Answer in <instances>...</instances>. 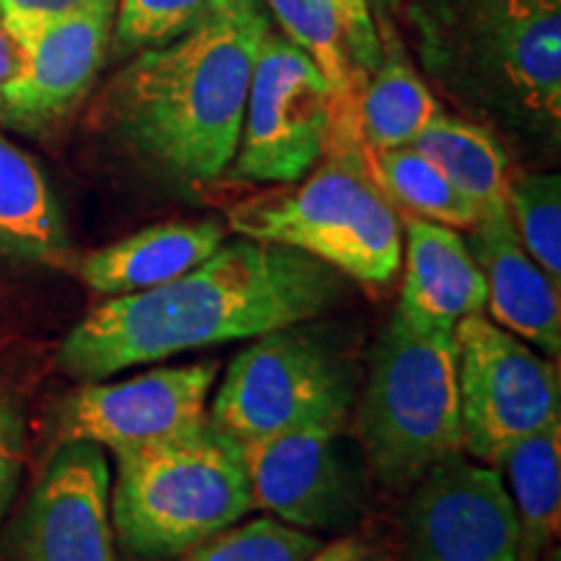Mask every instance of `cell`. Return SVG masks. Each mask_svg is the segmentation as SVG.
Returning a JSON list of instances; mask_svg holds the SVG:
<instances>
[{
	"mask_svg": "<svg viewBox=\"0 0 561 561\" xmlns=\"http://www.w3.org/2000/svg\"><path fill=\"white\" fill-rule=\"evenodd\" d=\"M346 291L348 278L331 265L242 237L167 284L104 299L62 339L55 364L79 382L107 380L195 348L305 325Z\"/></svg>",
	"mask_w": 561,
	"mask_h": 561,
	"instance_id": "obj_1",
	"label": "cell"
},
{
	"mask_svg": "<svg viewBox=\"0 0 561 561\" xmlns=\"http://www.w3.org/2000/svg\"><path fill=\"white\" fill-rule=\"evenodd\" d=\"M273 30L263 0H229L170 45L136 53L100 100V123L182 185L221 178L240 144L250 76Z\"/></svg>",
	"mask_w": 561,
	"mask_h": 561,
	"instance_id": "obj_2",
	"label": "cell"
},
{
	"mask_svg": "<svg viewBox=\"0 0 561 561\" xmlns=\"http://www.w3.org/2000/svg\"><path fill=\"white\" fill-rule=\"evenodd\" d=\"M424 66L460 100L559 133L561 0H409Z\"/></svg>",
	"mask_w": 561,
	"mask_h": 561,
	"instance_id": "obj_3",
	"label": "cell"
},
{
	"mask_svg": "<svg viewBox=\"0 0 561 561\" xmlns=\"http://www.w3.org/2000/svg\"><path fill=\"white\" fill-rule=\"evenodd\" d=\"M227 229L305 252L362 284L392 280L403 261L401 219L371 180L354 102H335L318 164L297 182L237 201Z\"/></svg>",
	"mask_w": 561,
	"mask_h": 561,
	"instance_id": "obj_4",
	"label": "cell"
},
{
	"mask_svg": "<svg viewBox=\"0 0 561 561\" xmlns=\"http://www.w3.org/2000/svg\"><path fill=\"white\" fill-rule=\"evenodd\" d=\"M115 468L112 528L133 559H178L255 507L240 445L210 421L115 453Z\"/></svg>",
	"mask_w": 561,
	"mask_h": 561,
	"instance_id": "obj_5",
	"label": "cell"
},
{
	"mask_svg": "<svg viewBox=\"0 0 561 561\" xmlns=\"http://www.w3.org/2000/svg\"><path fill=\"white\" fill-rule=\"evenodd\" d=\"M356 426L371 471L388 489L413 486L462 453L455 331H416L392 314L371 356Z\"/></svg>",
	"mask_w": 561,
	"mask_h": 561,
	"instance_id": "obj_6",
	"label": "cell"
},
{
	"mask_svg": "<svg viewBox=\"0 0 561 561\" xmlns=\"http://www.w3.org/2000/svg\"><path fill=\"white\" fill-rule=\"evenodd\" d=\"M356 398L351 362L322 331L257 335L229 364L208 421L237 445L305 426H343Z\"/></svg>",
	"mask_w": 561,
	"mask_h": 561,
	"instance_id": "obj_7",
	"label": "cell"
},
{
	"mask_svg": "<svg viewBox=\"0 0 561 561\" xmlns=\"http://www.w3.org/2000/svg\"><path fill=\"white\" fill-rule=\"evenodd\" d=\"M462 450L496 468L528 434L561 421L557 364L486 314L455 325Z\"/></svg>",
	"mask_w": 561,
	"mask_h": 561,
	"instance_id": "obj_8",
	"label": "cell"
},
{
	"mask_svg": "<svg viewBox=\"0 0 561 561\" xmlns=\"http://www.w3.org/2000/svg\"><path fill=\"white\" fill-rule=\"evenodd\" d=\"M335 91L284 34H265L252 66L231 174L255 185H286L312 170L333 130Z\"/></svg>",
	"mask_w": 561,
	"mask_h": 561,
	"instance_id": "obj_9",
	"label": "cell"
},
{
	"mask_svg": "<svg viewBox=\"0 0 561 561\" xmlns=\"http://www.w3.org/2000/svg\"><path fill=\"white\" fill-rule=\"evenodd\" d=\"M219 362L159 367L117 382H81L53 413V442H94L112 455L180 437L208 421Z\"/></svg>",
	"mask_w": 561,
	"mask_h": 561,
	"instance_id": "obj_10",
	"label": "cell"
},
{
	"mask_svg": "<svg viewBox=\"0 0 561 561\" xmlns=\"http://www.w3.org/2000/svg\"><path fill=\"white\" fill-rule=\"evenodd\" d=\"M416 483L398 561H517L520 533L500 468L458 453Z\"/></svg>",
	"mask_w": 561,
	"mask_h": 561,
	"instance_id": "obj_11",
	"label": "cell"
},
{
	"mask_svg": "<svg viewBox=\"0 0 561 561\" xmlns=\"http://www.w3.org/2000/svg\"><path fill=\"white\" fill-rule=\"evenodd\" d=\"M343 426H305L240 445L252 504L301 530H346L364 512L362 471Z\"/></svg>",
	"mask_w": 561,
	"mask_h": 561,
	"instance_id": "obj_12",
	"label": "cell"
},
{
	"mask_svg": "<svg viewBox=\"0 0 561 561\" xmlns=\"http://www.w3.org/2000/svg\"><path fill=\"white\" fill-rule=\"evenodd\" d=\"M110 489L104 447H55L16 525L13 561H117Z\"/></svg>",
	"mask_w": 561,
	"mask_h": 561,
	"instance_id": "obj_13",
	"label": "cell"
},
{
	"mask_svg": "<svg viewBox=\"0 0 561 561\" xmlns=\"http://www.w3.org/2000/svg\"><path fill=\"white\" fill-rule=\"evenodd\" d=\"M117 0H89L81 11L47 26L0 89V125L45 136L73 115L112 50Z\"/></svg>",
	"mask_w": 561,
	"mask_h": 561,
	"instance_id": "obj_14",
	"label": "cell"
},
{
	"mask_svg": "<svg viewBox=\"0 0 561 561\" xmlns=\"http://www.w3.org/2000/svg\"><path fill=\"white\" fill-rule=\"evenodd\" d=\"M466 244L486 280L491 320L557 359L561 351L559 284L523 248L510 210H483L468 229Z\"/></svg>",
	"mask_w": 561,
	"mask_h": 561,
	"instance_id": "obj_15",
	"label": "cell"
},
{
	"mask_svg": "<svg viewBox=\"0 0 561 561\" xmlns=\"http://www.w3.org/2000/svg\"><path fill=\"white\" fill-rule=\"evenodd\" d=\"M486 310V280L458 229L405 216V280L396 314L416 331L453 333Z\"/></svg>",
	"mask_w": 561,
	"mask_h": 561,
	"instance_id": "obj_16",
	"label": "cell"
},
{
	"mask_svg": "<svg viewBox=\"0 0 561 561\" xmlns=\"http://www.w3.org/2000/svg\"><path fill=\"white\" fill-rule=\"evenodd\" d=\"M227 240V227L219 219L153 224L76 257L68 268L83 286L104 297H121L167 284L185 271L201 265Z\"/></svg>",
	"mask_w": 561,
	"mask_h": 561,
	"instance_id": "obj_17",
	"label": "cell"
},
{
	"mask_svg": "<svg viewBox=\"0 0 561 561\" xmlns=\"http://www.w3.org/2000/svg\"><path fill=\"white\" fill-rule=\"evenodd\" d=\"M0 257L68 268L73 248L60 203L39 164L0 130Z\"/></svg>",
	"mask_w": 561,
	"mask_h": 561,
	"instance_id": "obj_18",
	"label": "cell"
},
{
	"mask_svg": "<svg viewBox=\"0 0 561 561\" xmlns=\"http://www.w3.org/2000/svg\"><path fill=\"white\" fill-rule=\"evenodd\" d=\"M380 62L354 96L356 128L369 151L411 146L442 112L390 26L380 34Z\"/></svg>",
	"mask_w": 561,
	"mask_h": 561,
	"instance_id": "obj_19",
	"label": "cell"
},
{
	"mask_svg": "<svg viewBox=\"0 0 561 561\" xmlns=\"http://www.w3.org/2000/svg\"><path fill=\"white\" fill-rule=\"evenodd\" d=\"M517 517V561H541L561 528V421L512 445L500 466Z\"/></svg>",
	"mask_w": 561,
	"mask_h": 561,
	"instance_id": "obj_20",
	"label": "cell"
},
{
	"mask_svg": "<svg viewBox=\"0 0 561 561\" xmlns=\"http://www.w3.org/2000/svg\"><path fill=\"white\" fill-rule=\"evenodd\" d=\"M411 146L437 164V170L466 193L481 214L489 208H507L512 178L507 153L491 130L439 112Z\"/></svg>",
	"mask_w": 561,
	"mask_h": 561,
	"instance_id": "obj_21",
	"label": "cell"
},
{
	"mask_svg": "<svg viewBox=\"0 0 561 561\" xmlns=\"http://www.w3.org/2000/svg\"><path fill=\"white\" fill-rule=\"evenodd\" d=\"M367 167L390 206L405 210V216L445 224L458 231H468L481 219V208L413 146L367 149Z\"/></svg>",
	"mask_w": 561,
	"mask_h": 561,
	"instance_id": "obj_22",
	"label": "cell"
},
{
	"mask_svg": "<svg viewBox=\"0 0 561 561\" xmlns=\"http://www.w3.org/2000/svg\"><path fill=\"white\" fill-rule=\"evenodd\" d=\"M263 3L276 19L284 37L307 53V58L320 68L335 96H354L362 89L369 73L356 58L339 13L325 0H263Z\"/></svg>",
	"mask_w": 561,
	"mask_h": 561,
	"instance_id": "obj_23",
	"label": "cell"
},
{
	"mask_svg": "<svg viewBox=\"0 0 561 561\" xmlns=\"http://www.w3.org/2000/svg\"><path fill=\"white\" fill-rule=\"evenodd\" d=\"M507 210L523 248L561 284V178L520 172L510 178Z\"/></svg>",
	"mask_w": 561,
	"mask_h": 561,
	"instance_id": "obj_24",
	"label": "cell"
},
{
	"mask_svg": "<svg viewBox=\"0 0 561 561\" xmlns=\"http://www.w3.org/2000/svg\"><path fill=\"white\" fill-rule=\"evenodd\" d=\"M322 546L312 530H301L278 517L237 520L206 538L180 561H307Z\"/></svg>",
	"mask_w": 561,
	"mask_h": 561,
	"instance_id": "obj_25",
	"label": "cell"
},
{
	"mask_svg": "<svg viewBox=\"0 0 561 561\" xmlns=\"http://www.w3.org/2000/svg\"><path fill=\"white\" fill-rule=\"evenodd\" d=\"M227 3L229 0H117L112 50L136 55L170 45Z\"/></svg>",
	"mask_w": 561,
	"mask_h": 561,
	"instance_id": "obj_26",
	"label": "cell"
},
{
	"mask_svg": "<svg viewBox=\"0 0 561 561\" xmlns=\"http://www.w3.org/2000/svg\"><path fill=\"white\" fill-rule=\"evenodd\" d=\"M26 453V421L21 401L0 388V523L16 496Z\"/></svg>",
	"mask_w": 561,
	"mask_h": 561,
	"instance_id": "obj_27",
	"label": "cell"
},
{
	"mask_svg": "<svg viewBox=\"0 0 561 561\" xmlns=\"http://www.w3.org/2000/svg\"><path fill=\"white\" fill-rule=\"evenodd\" d=\"M87 3L89 0H0V19L19 50H26L47 26L68 19Z\"/></svg>",
	"mask_w": 561,
	"mask_h": 561,
	"instance_id": "obj_28",
	"label": "cell"
},
{
	"mask_svg": "<svg viewBox=\"0 0 561 561\" xmlns=\"http://www.w3.org/2000/svg\"><path fill=\"white\" fill-rule=\"evenodd\" d=\"M331 9L339 13V19L346 26L351 45H354L356 58H359L362 68L371 73L382 55L380 32H377L375 16H371L369 0H325Z\"/></svg>",
	"mask_w": 561,
	"mask_h": 561,
	"instance_id": "obj_29",
	"label": "cell"
},
{
	"mask_svg": "<svg viewBox=\"0 0 561 561\" xmlns=\"http://www.w3.org/2000/svg\"><path fill=\"white\" fill-rule=\"evenodd\" d=\"M307 561H396L382 546L364 541L359 536L339 538L333 543H322Z\"/></svg>",
	"mask_w": 561,
	"mask_h": 561,
	"instance_id": "obj_30",
	"label": "cell"
},
{
	"mask_svg": "<svg viewBox=\"0 0 561 561\" xmlns=\"http://www.w3.org/2000/svg\"><path fill=\"white\" fill-rule=\"evenodd\" d=\"M19 60H21L19 45L13 42L9 30H5L3 19H0V89H3V83L11 79V73L19 66Z\"/></svg>",
	"mask_w": 561,
	"mask_h": 561,
	"instance_id": "obj_31",
	"label": "cell"
},
{
	"mask_svg": "<svg viewBox=\"0 0 561 561\" xmlns=\"http://www.w3.org/2000/svg\"><path fill=\"white\" fill-rule=\"evenodd\" d=\"M371 3L377 5V11L380 13H396L401 9V0H371Z\"/></svg>",
	"mask_w": 561,
	"mask_h": 561,
	"instance_id": "obj_32",
	"label": "cell"
},
{
	"mask_svg": "<svg viewBox=\"0 0 561 561\" xmlns=\"http://www.w3.org/2000/svg\"><path fill=\"white\" fill-rule=\"evenodd\" d=\"M546 557H549L546 561H561V559H559V549H557V546H553V549H551L549 553H546Z\"/></svg>",
	"mask_w": 561,
	"mask_h": 561,
	"instance_id": "obj_33",
	"label": "cell"
}]
</instances>
